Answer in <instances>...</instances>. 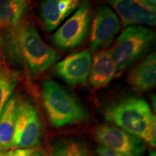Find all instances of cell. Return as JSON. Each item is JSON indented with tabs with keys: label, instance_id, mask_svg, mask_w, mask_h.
<instances>
[{
	"label": "cell",
	"instance_id": "cell-16",
	"mask_svg": "<svg viewBox=\"0 0 156 156\" xmlns=\"http://www.w3.org/2000/svg\"><path fill=\"white\" fill-rule=\"evenodd\" d=\"M18 82V75L14 70L0 63V114Z\"/></svg>",
	"mask_w": 156,
	"mask_h": 156
},
{
	"label": "cell",
	"instance_id": "cell-14",
	"mask_svg": "<svg viewBox=\"0 0 156 156\" xmlns=\"http://www.w3.org/2000/svg\"><path fill=\"white\" fill-rule=\"evenodd\" d=\"M18 104L16 95H12L0 114V150H10L14 134L15 120Z\"/></svg>",
	"mask_w": 156,
	"mask_h": 156
},
{
	"label": "cell",
	"instance_id": "cell-2",
	"mask_svg": "<svg viewBox=\"0 0 156 156\" xmlns=\"http://www.w3.org/2000/svg\"><path fill=\"white\" fill-rule=\"evenodd\" d=\"M9 33L7 38L9 57L13 59L22 57L32 73H42L56 61V53L45 44L33 25L20 23Z\"/></svg>",
	"mask_w": 156,
	"mask_h": 156
},
{
	"label": "cell",
	"instance_id": "cell-20",
	"mask_svg": "<svg viewBox=\"0 0 156 156\" xmlns=\"http://www.w3.org/2000/svg\"><path fill=\"white\" fill-rule=\"evenodd\" d=\"M142 5L145 6L151 11L155 12L156 10V2L155 0H138Z\"/></svg>",
	"mask_w": 156,
	"mask_h": 156
},
{
	"label": "cell",
	"instance_id": "cell-22",
	"mask_svg": "<svg viewBox=\"0 0 156 156\" xmlns=\"http://www.w3.org/2000/svg\"><path fill=\"white\" fill-rule=\"evenodd\" d=\"M31 156H46V155L42 151H36L32 154Z\"/></svg>",
	"mask_w": 156,
	"mask_h": 156
},
{
	"label": "cell",
	"instance_id": "cell-17",
	"mask_svg": "<svg viewBox=\"0 0 156 156\" xmlns=\"http://www.w3.org/2000/svg\"><path fill=\"white\" fill-rule=\"evenodd\" d=\"M51 156H89L85 146L80 142L69 140L58 142L52 149Z\"/></svg>",
	"mask_w": 156,
	"mask_h": 156
},
{
	"label": "cell",
	"instance_id": "cell-6",
	"mask_svg": "<svg viewBox=\"0 0 156 156\" xmlns=\"http://www.w3.org/2000/svg\"><path fill=\"white\" fill-rule=\"evenodd\" d=\"M95 139L103 145L124 156H145V142L116 126L103 124L95 131Z\"/></svg>",
	"mask_w": 156,
	"mask_h": 156
},
{
	"label": "cell",
	"instance_id": "cell-12",
	"mask_svg": "<svg viewBox=\"0 0 156 156\" xmlns=\"http://www.w3.org/2000/svg\"><path fill=\"white\" fill-rule=\"evenodd\" d=\"M117 70V65L111 51L98 52L91 64L90 83L94 87L106 86L114 77Z\"/></svg>",
	"mask_w": 156,
	"mask_h": 156
},
{
	"label": "cell",
	"instance_id": "cell-13",
	"mask_svg": "<svg viewBox=\"0 0 156 156\" xmlns=\"http://www.w3.org/2000/svg\"><path fill=\"white\" fill-rule=\"evenodd\" d=\"M156 56L151 54L132 69L127 77L129 83L138 91L149 90L156 83Z\"/></svg>",
	"mask_w": 156,
	"mask_h": 156
},
{
	"label": "cell",
	"instance_id": "cell-18",
	"mask_svg": "<svg viewBox=\"0 0 156 156\" xmlns=\"http://www.w3.org/2000/svg\"><path fill=\"white\" fill-rule=\"evenodd\" d=\"M96 156H124L118 152L114 151L103 145L98 147L96 150Z\"/></svg>",
	"mask_w": 156,
	"mask_h": 156
},
{
	"label": "cell",
	"instance_id": "cell-4",
	"mask_svg": "<svg viewBox=\"0 0 156 156\" xmlns=\"http://www.w3.org/2000/svg\"><path fill=\"white\" fill-rule=\"evenodd\" d=\"M155 34L142 25H129L116 39L112 54L117 69L124 70L143 57L152 47Z\"/></svg>",
	"mask_w": 156,
	"mask_h": 156
},
{
	"label": "cell",
	"instance_id": "cell-7",
	"mask_svg": "<svg viewBox=\"0 0 156 156\" xmlns=\"http://www.w3.org/2000/svg\"><path fill=\"white\" fill-rule=\"evenodd\" d=\"M90 8L84 2L51 37L54 44L62 49H70L83 42L88 30Z\"/></svg>",
	"mask_w": 156,
	"mask_h": 156
},
{
	"label": "cell",
	"instance_id": "cell-15",
	"mask_svg": "<svg viewBox=\"0 0 156 156\" xmlns=\"http://www.w3.org/2000/svg\"><path fill=\"white\" fill-rule=\"evenodd\" d=\"M27 8V0H0V28H15Z\"/></svg>",
	"mask_w": 156,
	"mask_h": 156
},
{
	"label": "cell",
	"instance_id": "cell-5",
	"mask_svg": "<svg viewBox=\"0 0 156 156\" xmlns=\"http://www.w3.org/2000/svg\"><path fill=\"white\" fill-rule=\"evenodd\" d=\"M41 123L36 107L30 101L18 100L10 150L34 149L41 144Z\"/></svg>",
	"mask_w": 156,
	"mask_h": 156
},
{
	"label": "cell",
	"instance_id": "cell-3",
	"mask_svg": "<svg viewBox=\"0 0 156 156\" xmlns=\"http://www.w3.org/2000/svg\"><path fill=\"white\" fill-rule=\"evenodd\" d=\"M41 98L48 119L56 127L80 124L88 117L86 109L77 98L54 81L42 83Z\"/></svg>",
	"mask_w": 156,
	"mask_h": 156
},
{
	"label": "cell",
	"instance_id": "cell-23",
	"mask_svg": "<svg viewBox=\"0 0 156 156\" xmlns=\"http://www.w3.org/2000/svg\"><path fill=\"white\" fill-rule=\"evenodd\" d=\"M148 156H156V154H155V152L153 151H151L149 153V155Z\"/></svg>",
	"mask_w": 156,
	"mask_h": 156
},
{
	"label": "cell",
	"instance_id": "cell-9",
	"mask_svg": "<svg viewBox=\"0 0 156 156\" xmlns=\"http://www.w3.org/2000/svg\"><path fill=\"white\" fill-rule=\"evenodd\" d=\"M92 59L89 51L77 52L56 64V74L69 85H78L87 80Z\"/></svg>",
	"mask_w": 156,
	"mask_h": 156
},
{
	"label": "cell",
	"instance_id": "cell-10",
	"mask_svg": "<svg viewBox=\"0 0 156 156\" xmlns=\"http://www.w3.org/2000/svg\"><path fill=\"white\" fill-rule=\"evenodd\" d=\"M125 25H146L155 26L156 15L138 0H108Z\"/></svg>",
	"mask_w": 156,
	"mask_h": 156
},
{
	"label": "cell",
	"instance_id": "cell-21",
	"mask_svg": "<svg viewBox=\"0 0 156 156\" xmlns=\"http://www.w3.org/2000/svg\"><path fill=\"white\" fill-rule=\"evenodd\" d=\"M12 151H2L0 150V156H11Z\"/></svg>",
	"mask_w": 156,
	"mask_h": 156
},
{
	"label": "cell",
	"instance_id": "cell-19",
	"mask_svg": "<svg viewBox=\"0 0 156 156\" xmlns=\"http://www.w3.org/2000/svg\"><path fill=\"white\" fill-rule=\"evenodd\" d=\"M35 152L34 149H23L18 148L12 151L11 156H31Z\"/></svg>",
	"mask_w": 156,
	"mask_h": 156
},
{
	"label": "cell",
	"instance_id": "cell-11",
	"mask_svg": "<svg viewBox=\"0 0 156 156\" xmlns=\"http://www.w3.org/2000/svg\"><path fill=\"white\" fill-rule=\"evenodd\" d=\"M80 0H43L41 17L48 31L57 28L79 7Z\"/></svg>",
	"mask_w": 156,
	"mask_h": 156
},
{
	"label": "cell",
	"instance_id": "cell-1",
	"mask_svg": "<svg viewBox=\"0 0 156 156\" xmlns=\"http://www.w3.org/2000/svg\"><path fill=\"white\" fill-rule=\"evenodd\" d=\"M104 115L108 122L155 147V116L143 98L123 99L106 108Z\"/></svg>",
	"mask_w": 156,
	"mask_h": 156
},
{
	"label": "cell",
	"instance_id": "cell-8",
	"mask_svg": "<svg viewBox=\"0 0 156 156\" xmlns=\"http://www.w3.org/2000/svg\"><path fill=\"white\" fill-rule=\"evenodd\" d=\"M121 28V22L112 9L102 6L98 9L90 35V48L93 51L110 46Z\"/></svg>",
	"mask_w": 156,
	"mask_h": 156
}]
</instances>
